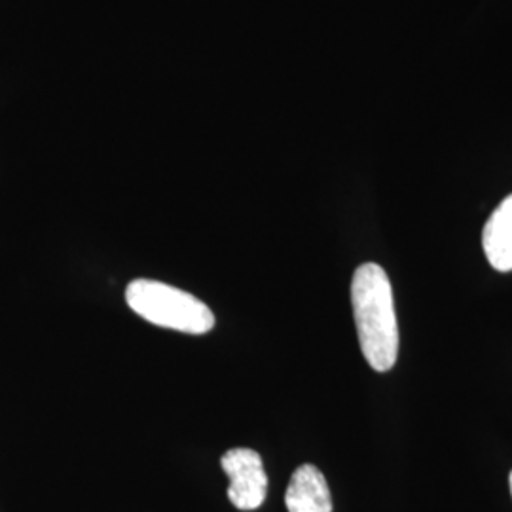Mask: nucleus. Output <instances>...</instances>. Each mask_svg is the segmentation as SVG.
Segmentation results:
<instances>
[{
    "instance_id": "f257e3e1",
    "label": "nucleus",
    "mask_w": 512,
    "mask_h": 512,
    "mask_svg": "<svg viewBox=\"0 0 512 512\" xmlns=\"http://www.w3.org/2000/svg\"><path fill=\"white\" fill-rule=\"evenodd\" d=\"M351 306L366 363L376 372L391 370L399 357V325L391 281L382 266L366 262L355 270Z\"/></svg>"
},
{
    "instance_id": "f03ea898",
    "label": "nucleus",
    "mask_w": 512,
    "mask_h": 512,
    "mask_svg": "<svg viewBox=\"0 0 512 512\" xmlns=\"http://www.w3.org/2000/svg\"><path fill=\"white\" fill-rule=\"evenodd\" d=\"M126 302L139 317L162 329L207 334L215 327V315L207 304L162 281H131L126 289Z\"/></svg>"
},
{
    "instance_id": "7ed1b4c3",
    "label": "nucleus",
    "mask_w": 512,
    "mask_h": 512,
    "mask_svg": "<svg viewBox=\"0 0 512 512\" xmlns=\"http://www.w3.org/2000/svg\"><path fill=\"white\" fill-rule=\"evenodd\" d=\"M220 465L230 478L228 499L239 511H255L268 494V476L262 458L251 448H234L226 452Z\"/></svg>"
},
{
    "instance_id": "20e7f679",
    "label": "nucleus",
    "mask_w": 512,
    "mask_h": 512,
    "mask_svg": "<svg viewBox=\"0 0 512 512\" xmlns=\"http://www.w3.org/2000/svg\"><path fill=\"white\" fill-rule=\"evenodd\" d=\"M285 505L289 512H332L329 484L315 465H302L289 482Z\"/></svg>"
},
{
    "instance_id": "39448f33",
    "label": "nucleus",
    "mask_w": 512,
    "mask_h": 512,
    "mask_svg": "<svg viewBox=\"0 0 512 512\" xmlns=\"http://www.w3.org/2000/svg\"><path fill=\"white\" fill-rule=\"evenodd\" d=\"M484 253L497 272H512V194L492 213L482 234Z\"/></svg>"
},
{
    "instance_id": "423d86ee",
    "label": "nucleus",
    "mask_w": 512,
    "mask_h": 512,
    "mask_svg": "<svg viewBox=\"0 0 512 512\" xmlns=\"http://www.w3.org/2000/svg\"><path fill=\"white\" fill-rule=\"evenodd\" d=\"M509 484H511V495H512V471H511V476H509Z\"/></svg>"
}]
</instances>
